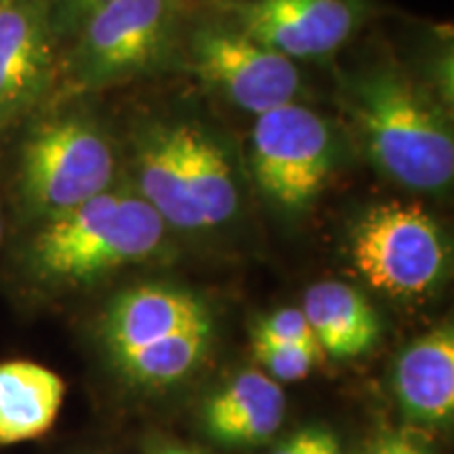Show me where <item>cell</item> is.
Here are the masks:
<instances>
[{
	"label": "cell",
	"mask_w": 454,
	"mask_h": 454,
	"mask_svg": "<svg viewBox=\"0 0 454 454\" xmlns=\"http://www.w3.org/2000/svg\"><path fill=\"white\" fill-rule=\"evenodd\" d=\"M286 397L268 374L248 371L204 404L202 423L215 442L225 446H257L280 429Z\"/></svg>",
	"instance_id": "cell-13"
},
{
	"label": "cell",
	"mask_w": 454,
	"mask_h": 454,
	"mask_svg": "<svg viewBox=\"0 0 454 454\" xmlns=\"http://www.w3.org/2000/svg\"><path fill=\"white\" fill-rule=\"evenodd\" d=\"M173 32V0H114L76 32L67 82L89 90L139 76L167 57Z\"/></svg>",
	"instance_id": "cell-6"
},
{
	"label": "cell",
	"mask_w": 454,
	"mask_h": 454,
	"mask_svg": "<svg viewBox=\"0 0 454 454\" xmlns=\"http://www.w3.org/2000/svg\"><path fill=\"white\" fill-rule=\"evenodd\" d=\"M349 114L374 167L414 192L452 184L454 137L429 95L394 67H379L351 82Z\"/></svg>",
	"instance_id": "cell-2"
},
{
	"label": "cell",
	"mask_w": 454,
	"mask_h": 454,
	"mask_svg": "<svg viewBox=\"0 0 454 454\" xmlns=\"http://www.w3.org/2000/svg\"><path fill=\"white\" fill-rule=\"evenodd\" d=\"M362 21L357 0H242L236 27L288 59L331 55Z\"/></svg>",
	"instance_id": "cell-9"
},
{
	"label": "cell",
	"mask_w": 454,
	"mask_h": 454,
	"mask_svg": "<svg viewBox=\"0 0 454 454\" xmlns=\"http://www.w3.org/2000/svg\"><path fill=\"white\" fill-rule=\"evenodd\" d=\"M198 78L225 101L254 116L293 104L301 74L293 59L225 26H204L190 41Z\"/></svg>",
	"instance_id": "cell-8"
},
{
	"label": "cell",
	"mask_w": 454,
	"mask_h": 454,
	"mask_svg": "<svg viewBox=\"0 0 454 454\" xmlns=\"http://www.w3.org/2000/svg\"><path fill=\"white\" fill-rule=\"evenodd\" d=\"M213 340V322L170 334L145 348L116 357L114 366L129 381L145 387H167L184 381L207 357Z\"/></svg>",
	"instance_id": "cell-16"
},
{
	"label": "cell",
	"mask_w": 454,
	"mask_h": 454,
	"mask_svg": "<svg viewBox=\"0 0 454 454\" xmlns=\"http://www.w3.org/2000/svg\"><path fill=\"white\" fill-rule=\"evenodd\" d=\"M150 454H202L196 448H187L179 444H158L150 450Z\"/></svg>",
	"instance_id": "cell-22"
},
{
	"label": "cell",
	"mask_w": 454,
	"mask_h": 454,
	"mask_svg": "<svg viewBox=\"0 0 454 454\" xmlns=\"http://www.w3.org/2000/svg\"><path fill=\"white\" fill-rule=\"evenodd\" d=\"M372 454H427V452L408 440L389 438V440H383L381 444L374 448Z\"/></svg>",
	"instance_id": "cell-21"
},
{
	"label": "cell",
	"mask_w": 454,
	"mask_h": 454,
	"mask_svg": "<svg viewBox=\"0 0 454 454\" xmlns=\"http://www.w3.org/2000/svg\"><path fill=\"white\" fill-rule=\"evenodd\" d=\"M0 236H3V223H0Z\"/></svg>",
	"instance_id": "cell-23"
},
{
	"label": "cell",
	"mask_w": 454,
	"mask_h": 454,
	"mask_svg": "<svg viewBox=\"0 0 454 454\" xmlns=\"http://www.w3.org/2000/svg\"><path fill=\"white\" fill-rule=\"evenodd\" d=\"M114 147L101 129L78 114L38 124L21 145L17 192L41 221L55 217L112 187Z\"/></svg>",
	"instance_id": "cell-4"
},
{
	"label": "cell",
	"mask_w": 454,
	"mask_h": 454,
	"mask_svg": "<svg viewBox=\"0 0 454 454\" xmlns=\"http://www.w3.org/2000/svg\"><path fill=\"white\" fill-rule=\"evenodd\" d=\"M357 274L391 297H417L444 276L448 244L444 231L425 208L387 202L362 215L349 244Z\"/></svg>",
	"instance_id": "cell-5"
},
{
	"label": "cell",
	"mask_w": 454,
	"mask_h": 454,
	"mask_svg": "<svg viewBox=\"0 0 454 454\" xmlns=\"http://www.w3.org/2000/svg\"><path fill=\"white\" fill-rule=\"evenodd\" d=\"M167 223L137 194L112 192L41 221L27 242L26 270L41 286L74 288L152 257Z\"/></svg>",
	"instance_id": "cell-1"
},
{
	"label": "cell",
	"mask_w": 454,
	"mask_h": 454,
	"mask_svg": "<svg viewBox=\"0 0 454 454\" xmlns=\"http://www.w3.org/2000/svg\"><path fill=\"white\" fill-rule=\"evenodd\" d=\"M271 454H340V448L331 431L308 427L284 440Z\"/></svg>",
	"instance_id": "cell-20"
},
{
	"label": "cell",
	"mask_w": 454,
	"mask_h": 454,
	"mask_svg": "<svg viewBox=\"0 0 454 454\" xmlns=\"http://www.w3.org/2000/svg\"><path fill=\"white\" fill-rule=\"evenodd\" d=\"M47 3L55 36H59V34H76L95 11L114 0H47Z\"/></svg>",
	"instance_id": "cell-19"
},
{
	"label": "cell",
	"mask_w": 454,
	"mask_h": 454,
	"mask_svg": "<svg viewBox=\"0 0 454 454\" xmlns=\"http://www.w3.org/2000/svg\"><path fill=\"white\" fill-rule=\"evenodd\" d=\"M253 339L276 340V343H294V345H308V348L320 349L314 337V331L305 320L303 311L286 308L278 309L274 314L261 317L259 325L254 326ZM322 351V349H320Z\"/></svg>",
	"instance_id": "cell-18"
},
{
	"label": "cell",
	"mask_w": 454,
	"mask_h": 454,
	"mask_svg": "<svg viewBox=\"0 0 454 454\" xmlns=\"http://www.w3.org/2000/svg\"><path fill=\"white\" fill-rule=\"evenodd\" d=\"M253 354L271 377L280 381H301L322 360V351L308 345L276 343V340L253 339Z\"/></svg>",
	"instance_id": "cell-17"
},
{
	"label": "cell",
	"mask_w": 454,
	"mask_h": 454,
	"mask_svg": "<svg viewBox=\"0 0 454 454\" xmlns=\"http://www.w3.org/2000/svg\"><path fill=\"white\" fill-rule=\"evenodd\" d=\"M395 395L412 423L446 425L454 414V333L440 326L402 351Z\"/></svg>",
	"instance_id": "cell-12"
},
{
	"label": "cell",
	"mask_w": 454,
	"mask_h": 454,
	"mask_svg": "<svg viewBox=\"0 0 454 454\" xmlns=\"http://www.w3.org/2000/svg\"><path fill=\"white\" fill-rule=\"evenodd\" d=\"M301 311L314 331L322 354L334 360L366 354L381 333L377 311L364 294L339 280H325L309 286Z\"/></svg>",
	"instance_id": "cell-14"
},
{
	"label": "cell",
	"mask_w": 454,
	"mask_h": 454,
	"mask_svg": "<svg viewBox=\"0 0 454 454\" xmlns=\"http://www.w3.org/2000/svg\"><path fill=\"white\" fill-rule=\"evenodd\" d=\"M47 0H0V129L30 114L55 76Z\"/></svg>",
	"instance_id": "cell-10"
},
{
	"label": "cell",
	"mask_w": 454,
	"mask_h": 454,
	"mask_svg": "<svg viewBox=\"0 0 454 454\" xmlns=\"http://www.w3.org/2000/svg\"><path fill=\"white\" fill-rule=\"evenodd\" d=\"M66 397L59 374L36 362L0 364V446L41 438L53 427Z\"/></svg>",
	"instance_id": "cell-15"
},
{
	"label": "cell",
	"mask_w": 454,
	"mask_h": 454,
	"mask_svg": "<svg viewBox=\"0 0 454 454\" xmlns=\"http://www.w3.org/2000/svg\"><path fill=\"white\" fill-rule=\"evenodd\" d=\"M213 322L194 293L167 284H139L118 293L101 317V340L110 360L185 328Z\"/></svg>",
	"instance_id": "cell-11"
},
{
	"label": "cell",
	"mask_w": 454,
	"mask_h": 454,
	"mask_svg": "<svg viewBox=\"0 0 454 454\" xmlns=\"http://www.w3.org/2000/svg\"><path fill=\"white\" fill-rule=\"evenodd\" d=\"M135 170L141 198L167 225L208 230L238 211V181L225 147L187 121L154 122L137 135Z\"/></svg>",
	"instance_id": "cell-3"
},
{
	"label": "cell",
	"mask_w": 454,
	"mask_h": 454,
	"mask_svg": "<svg viewBox=\"0 0 454 454\" xmlns=\"http://www.w3.org/2000/svg\"><path fill=\"white\" fill-rule=\"evenodd\" d=\"M334 133L320 114L286 104L257 116L251 168L259 190L284 208L309 207L334 168Z\"/></svg>",
	"instance_id": "cell-7"
}]
</instances>
